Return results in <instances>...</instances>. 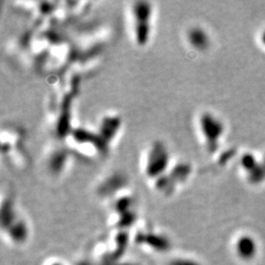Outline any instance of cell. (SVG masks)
Returning <instances> with one entry per match:
<instances>
[{
	"mask_svg": "<svg viewBox=\"0 0 265 265\" xmlns=\"http://www.w3.org/2000/svg\"><path fill=\"white\" fill-rule=\"evenodd\" d=\"M1 229L3 238L14 246L24 245L30 239L29 222L18 209L11 196H2L1 201Z\"/></svg>",
	"mask_w": 265,
	"mask_h": 265,
	"instance_id": "3957f363",
	"label": "cell"
},
{
	"mask_svg": "<svg viewBox=\"0 0 265 265\" xmlns=\"http://www.w3.org/2000/svg\"><path fill=\"white\" fill-rule=\"evenodd\" d=\"M25 133L16 126H3L1 131V154L7 163L17 169L28 165V153L25 146Z\"/></svg>",
	"mask_w": 265,
	"mask_h": 265,
	"instance_id": "5b68a950",
	"label": "cell"
},
{
	"mask_svg": "<svg viewBox=\"0 0 265 265\" xmlns=\"http://www.w3.org/2000/svg\"><path fill=\"white\" fill-rule=\"evenodd\" d=\"M130 35L140 48L146 47L151 41L155 21V7L150 1L139 0L130 2L127 8Z\"/></svg>",
	"mask_w": 265,
	"mask_h": 265,
	"instance_id": "7a4b0ae2",
	"label": "cell"
},
{
	"mask_svg": "<svg viewBox=\"0 0 265 265\" xmlns=\"http://www.w3.org/2000/svg\"><path fill=\"white\" fill-rule=\"evenodd\" d=\"M166 265H200L195 259L187 256L177 255L167 261Z\"/></svg>",
	"mask_w": 265,
	"mask_h": 265,
	"instance_id": "8fae6325",
	"label": "cell"
},
{
	"mask_svg": "<svg viewBox=\"0 0 265 265\" xmlns=\"http://www.w3.org/2000/svg\"><path fill=\"white\" fill-rule=\"evenodd\" d=\"M108 265H113V263H108ZM118 265H137V264L131 262H121L120 260H118Z\"/></svg>",
	"mask_w": 265,
	"mask_h": 265,
	"instance_id": "4fadbf2b",
	"label": "cell"
},
{
	"mask_svg": "<svg viewBox=\"0 0 265 265\" xmlns=\"http://www.w3.org/2000/svg\"><path fill=\"white\" fill-rule=\"evenodd\" d=\"M43 265H67L62 259L60 258H49L47 259Z\"/></svg>",
	"mask_w": 265,
	"mask_h": 265,
	"instance_id": "7c38bea8",
	"label": "cell"
},
{
	"mask_svg": "<svg viewBox=\"0 0 265 265\" xmlns=\"http://www.w3.org/2000/svg\"><path fill=\"white\" fill-rule=\"evenodd\" d=\"M173 163L168 146L161 141L152 142L143 153L141 168L144 179L154 191L164 196L173 195L168 178Z\"/></svg>",
	"mask_w": 265,
	"mask_h": 265,
	"instance_id": "6da1fadb",
	"label": "cell"
},
{
	"mask_svg": "<svg viewBox=\"0 0 265 265\" xmlns=\"http://www.w3.org/2000/svg\"><path fill=\"white\" fill-rule=\"evenodd\" d=\"M133 243L148 253H165L171 248V241L167 235L150 228L138 231L133 236Z\"/></svg>",
	"mask_w": 265,
	"mask_h": 265,
	"instance_id": "8992f818",
	"label": "cell"
},
{
	"mask_svg": "<svg viewBox=\"0 0 265 265\" xmlns=\"http://www.w3.org/2000/svg\"><path fill=\"white\" fill-rule=\"evenodd\" d=\"M184 38L187 44L196 51H204L210 43L208 35L203 28L199 26L188 28Z\"/></svg>",
	"mask_w": 265,
	"mask_h": 265,
	"instance_id": "30bf717a",
	"label": "cell"
},
{
	"mask_svg": "<svg viewBox=\"0 0 265 265\" xmlns=\"http://www.w3.org/2000/svg\"><path fill=\"white\" fill-rule=\"evenodd\" d=\"M71 154L72 152L66 144L65 146L59 144L53 145L45 154L47 171L54 177L61 176L69 165Z\"/></svg>",
	"mask_w": 265,
	"mask_h": 265,
	"instance_id": "9c48e42d",
	"label": "cell"
},
{
	"mask_svg": "<svg viewBox=\"0 0 265 265\" xmlns=\"http://www.w3.org/2000/svg\"><path fill=\"white\" fill-rule=\"evenodd\" d=\"M122 130V117L118 113L108 112L102 116L99 120L96 131L99 133L101 138L111 148L116 143Z\"/></svg>",
	"mask_w": 265,
	"mask_h": 265,
	"instance_id": "ba28073f",
	"label": "cell"
},
{
	"mask_svg": "<svg viewBox=\"0 0 265 265\" xmlns=\"http://www.w3.org/2000/svg\"><path fill=\"white\" fill-rule=\"evenodd\" d=\"M221 121L209 112H203L198 117V131L204 144L209 151H213L221 139L223 127Z\"/></svg>",
	"mask_w": 265,
	"mask_h": 265,
	"instance_id": "52a82bcc",
	"label": "cell"
},
{
	"mask_svg": "<svg viewBox=\"0 0 265 265\" xmlns=\"http://www.w3.org/2000/svg\"><path fill=\"white\" fill-rule=\"evenodd\" d=\"M65 141V144L72 153L83 158L104 156L110 150L96 130L87 128L75 127Z\"/></svg>",
	"mask_w": 265,
	"mask_h": 265,
	"instance_id": "277c9868",
	"label": "cell"
}]
</instances>
